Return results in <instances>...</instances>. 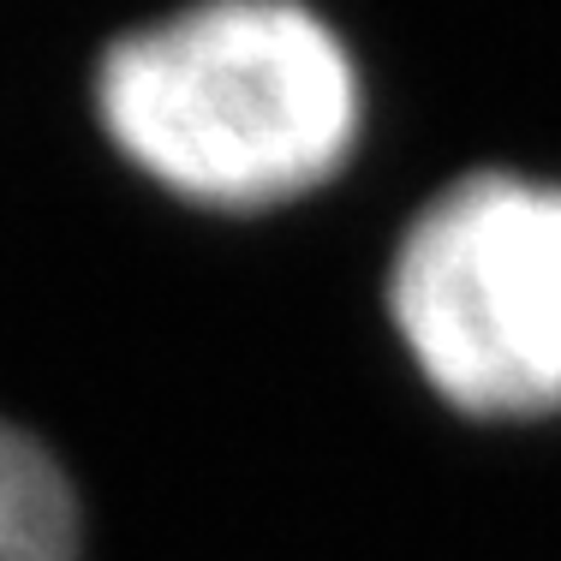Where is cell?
I'll list each match as a JSON object with an SVG mask.
<instances>
[{"label": "cell", "instance_id": "1", "mask_svg": "<svg viewBox=\"0 0 561 561\" xmlns=\"http://www.w3.org/2000/svg\"><path fill=\"white\" fill-rule=\"evenodd\" d=\"M90 126L138 192L204 227H270L353 173L370 84L317 0H180L90 60Z\"/></svg>", "mask_w": 561, "mask_h": 561}, {"label": "cell", "instance_id": "2", "mask_svg": "<svg viewBox=\"0 0 561 561\" xmlns=\"http://www.w3.org/2000/svg\"><path fill=\"white\" fill-rule=\"evenodd\" d=\"M382 317L443 407L561 412V180L478 168L424 197L382 263Z\"/></svg>", "mask_w": 561, "mask_h": 561}, {"label": "cell", "instance_id": "3", "mask_svg": "<svg viewBox=\"0 0 561 561\" xmlns=\"http://www.w3.org/2000/svg\"><path fill=\"white\" fill-rule=\"evenodd\" d=\"M0 561H84V507L55 448L0 419Z\"/></svg>", "mask_w": 561, "mask_h": 561}]
</instances>
